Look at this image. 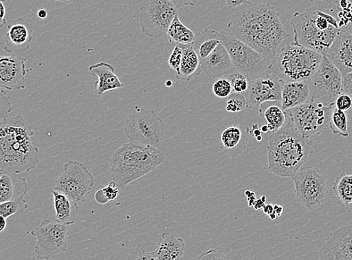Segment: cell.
I'll return each mask as SVG.
<instances>
[{
    "label": "cell",
    "mask_w": 352,
    "mask_h": 260,
    "mask_svg": "<svg viewBox=\"0 0 352 260\" xmlns=\"http://www.w3.org/2000/svg\"><path fill=\"white\" fill-rule=\"evenodd\" d=\"M6 10L3 1L0 0V28H3L6 25Z\"/></svg>",
    "instance_id": "45"
},
{
    "label": "cell",
    "mask_w": 352,
    "mask_h": 260,
    "mask_svg": "<svg viewBox=\"0 0 352 260\" xmlns=\"http://www.w3.org/2000/svg\"><path fill=\"white\" fill-rule=\"evenodd\" d=\"M333 188L343 204L348 206L352 204V174H340L335 180Z\"/></svg>",
    "instance_id": "31"
},
{
    "label": "cell",
    "mask_w": 352,
    "mask_h": 260,
    "mask_svg": "<svg viewBox=\"0 0 352 260\" xmlns=\"http://www.w3.org/2000/svg\"><path fill=\"white\" fill-rule=\"evenodd\" d=\"M221 43L220 32L206 29L196 35L194 46L200 61L210 55Z\"/></svg>",
    "instance_id": "29"
},
{
    "label": "cell",
    "mask_w": 352,
    "mask_h": 260,
    "mask_svg": "<svg viewBox=\"0 0 352 260\" xmlns=\"http://www.w3.org/2000/svg\"><path fill=\"white\" fill-rule=\"evenodd\" d=\"M89 72L92 76L98 78L95 83V89L99 98L109 91L124 87L120 78L117 76L114 67L110 63L100 62L92 65L89 67Z\"/></svg>",
    "instance_id": "24"
},
{
    "label": "cell",
    "mask_w": 352,
    "mask_h": 260,
    "mask_svg": "<svg viewBox=\"0 0 352 260\" xmlns=\"http://www.w3.org/2000/svg\"><path fill=\"white\" fill-rule=\"evenodd\" d=\"M29 206L24 198L16 199L0 204V215L6 218L14 215L23 214Z\"/></svg>",
    "instance_id": "34"
},
{
    "label": "cell",
    "mask_w": 352,
    "mask_h": 260,
    "mask_svg": "<svg viewBox=\"0 0 352 260\" xmlns=\"http://www.w3.org/2000/svg\"><path fill=\"white\" fill-rule=\"evenodd\" d=\"M183 49L182 60L176 78L190 81L192 77L199 76L202 73L200 58L192 45H181Z\"/></svg>",
    "instance_id": "28"
},
{
    "label": "cell",
    "mask_w": 352,
    "mask_h": 260,
    "mask_svg": "<svg viewBox=\"0 0 352 260\" xmlns=\"http://www.w3.org/2000/svg\"><path fill=\"white\" fill-rule=\"evenodd\" d=\"M221 43L228 50L236 71L250 81L261 77L268 70L267 61L253 47L233 36L230 32H220Z\"/></svg>",
    "instance_id": "8"
},
{
    "label": "cell",
    "mask_w": 352,
    "mask_h": 260,
    "mask_svg": "<svg viewBox=\"0 0 352 260\" xmlns=\"http://www.w3.org/2000/svg\"><path fill=\"white\" fill-rule=\"evenodd\" d=\"M228 80L231 83L234 92L245 94L247 91L249 87V80L244 74L234 72L230 75Z\"/></svg>",
    "instance_id": "37"
},
{
    "label": "cell",
    "mask_w": 352,
    "mask_h": 260,
    "mask_svg": "<svg viewBox=\"0 0 352 260\" xmlns=\"http://www.w3.org/2000/svg\"><path fill=\"white\" fill-rule=\"evenodd\" d=\"M251 129L245 122L230 125L221 133V149L232 158H236L248 148Z\"/></svg>",
    "instance_id": "20"
},
{
    "label": "cell",
    "mask_w": 352,
    "mask_h": 260,
    "mask_svg": "<svg viewBox=\"0 0 352 260\" xmlns=\"http://www.w3.org/2000/svg\"><path fill=\"white\" fill-rule=\"evenodd\" d=\"M176 8H180L184 6H195L199 0H171Z\"/></svg>",
    "instance_id": "44"
},
{
    "label": "cell",
    "mask_w": 352,
    "mask_h": 260,
    "mask_svg": "<svg viewBox=\"0 0 352 260\" xmlns=\"http://www.w3.org/2000/svg\"><path fill=\"white\" fill-rule=\"evenodd\" d=\"M183 49L181 45L176 44L168 60V64L175 74L179 71L182 60Z\"/></svg>",
    "instance_id": "39"
},
{
    "label": "cell",
    "mask_w": 352,
    "mask_h": 260,
    "mask_svg": "<svg viewBox=\"0 0 352 260\" xmlns=\"http://www.w3.org/2000/svg\"><path fill=\"white\" fill-rule=\"evenodd\" d=\"M256 140H257L258 142H261V141L263 140V136H259L256 137Z\"/></svg>",
    "instance_id": "59"
},
{
    "label": "cell",
    "mask_w": 352,
    "mask_h": 260,
    "mask_svg": "<svg viewBox=\"0 0 352 260\" xmlns=\"http://www.w3.org/2000/svg\"><path fill=\"white\" fill-rule=\"evenodd\" d=\"M323 56L311 49L288 43L268 66L284 82L307 81L318 70Z\"/></svg>",
    "instance_id": "6"
},
{
    "label": "cell",
    "mask_w": 352,
    "mask_h": 260,
    "mask_svg": "<svg viewBox=\"0 0 352 260\" xmlns=\"http://www.w3.org/2000/svg\"><path fill=\"white\" fill-rule=\"evenodd\" d=\"M27 61V58L16 54L0 56V88L7 91L25 89Z\"/></svg>",
    "instance_id": "16"
},
{
    "label": "cell",
    "mask_w": 352,
    "mask_h": 260,
    "mask_svg": "<svg viewBox=\"0 0 352 260\" xmlns=\"http://www.w3.org/2000/svg\"><path fill=\"white\" fill-rule=\"evenodd\" d=\"M28 191V182L21 174L3 173L0 175V204L24 198Z\"/></svg>",
    "instance_id": "26"
},
{
    "label": "cell",
    "mask_w": 352,
    "mask_h": 260,
    "mask_svg": "<svg viewBox=\"0 0 352 260\" xmlns=\"http://www.w3.org/2000/svg\"><path fill=\"white\" fill-rule=\"evenodd\" d=\"M246 107L247 100L244 94L233 91L228 98L226 111L230 113H238L244 110Z\"/></svg>",
    "instance_id": "35"
},
{
    "label": "cell",
    "mask_w": 352,
    "mask_h": 260,
    "mask_svg": "<svg viewBox=\"0 0 352 260\" xmlns=\"http://www.w3.org/2000/svg\"><path fill=\"white\" fill-rule=\"evenodd\" d=\"M166 124L154 110L139 108L124 125L125 136L134 144L158 147L165 136Z\"/></svg>",
    "instance_id": "7"
},
{
    "label": "cell",
    "mask_w": 352,
    "mask_h": 260,
    "mask_svg": "<svg viewBox=\"0 0 352 260\" xmlns=\"http://www.w3.org/2000/svg\"><path fill=\"white\" fill-rule=\"evenodd\" d=\"M248 0H226V5H228L232 10L245 3Z\"/></svg>",
    "instance_id": "47"
},
{
    "label": "cell",
    "mask_w": 352,
    "mask_h": 260,
    "mask_svg": "<svg viewBox=\"0 0 352 260\" xmlns=\"http://www.w3.org/2000/svg\"><path fill=\"white\" fill-rule=\"evenodd\" d=\"M48 1H56L58 3H63L65 4H72L80 1V0H48Z\"/></svg>",
    "instance_id": "54"
},
{
    "label": "cell",
    "mask_w": 352,
    "mask_h": 260,
    "mask_svg": "<svg viewBox=\"0 0 352 260\" xmlns=\"http://www.w3.org/2000/svg\"><path fill=\"white\" fill-rule=\"evenodd\" d=\"M228 28L267 61L273 60L280 44L289 36L275 7L249 0L232 10Z\"/></svg>",
    "instance_id": "1"
},
{
    "label": "cell",
    "mask_w": 352,
    "mask_h": 260,
    "mask_svg": "<svg viewBox=\"0 0 352 260\" xmlns=\"http://www.w3.org/2000/svg\"><path fill=\"white\" fill-rule=\"evenodd\" d=\"M266 200L267 197L265 195L261 198L256 199L253 207L256 209V210H259V209H261L265 206L266 204Z\"/></svg>",
    "instance_id": "49"
},
{
    "label": "cell",
    "mask_w": 352,
    "mask_h": 260,
    "mask_svg": "<svg viewBox=\"0 0 352 260\" xmlns=\"http://www.w3.org/2000/svg\"><path fill=\"white\" fill-rule=\"evenodd\" d=\"M186 251V242L170 232L162 233L156 249L152 252L142 251L138 259L141 260H180Z\"/></svg>",
    "instance_id": "19"
},
{
    "label": "cell",
    "mask_w": 352,
    "mask_h": 260,
    "mask_svg": "<svg viewBox=\"0 0 352 260\" xmlns=\"http://www.w3.org/2000/svg\"><path fill=\"white\" fill-rule=\"evenodd\" d=\"M284 81L270 70L249 82L246 91L247 107L253 109L267 102H280Z\"/></svg>",
    "instance_id": "15"
},
{
    "label": "cell",
    "mask_w": 352,
    "mask_h": 260,
    "mask_svg": "<svg viewBox=\"0 0 352 260\" xmlns=\"http://www.w3.org/2000/svg\"><path fill=\"white\" fill-rule=\"evenodd\" d=\"M12 111V105L10 96H7L5 89L0 88V122Z\"/></svg>",
    "instance_id": "38"
},
{
    "label": "cell",
    "mask_w": 352,
    "mask_h": 260,
    "mask_svg": "<svg viewBox=\"0 0 352 260\" xmlns=\"http://www.w3.org/2000/svg\"><path fill=\"white\" fill-rule=\"evenodd\" d=\"M329 128L332 133L337 136L343 138H347L349 136L347 114L345 111L339 110L335 105L331 114Z\"/></svg>",
    "instance_id": "33"
},
{
    "label": "cell",
    "mask_w": 352,
    "mask_h": 260,
    "mask_svg": "<svg viewBox=\"0 0 352 260\" xmlns=\"http://www.w3.org/2000/svg\"><path fill=\"white\" fill-rule=\"evenodd\" d=\"M263 209V213L267 215H270L272 213H274V206L271 204H265Z\"/></svg>",
    "instance_id": "51"
},
{
    "label": "cell",
    "mask_w": 352,
    "mask_h": 260,
    "mask_svg": "<svg viewBox=\"0 0 352 260\" xmlns=\"http://www.w3.org/2000/svg\"><path fill=\"white\" fill-rule=\"evenodd\" d=\"M178 8L171 0H149L140 11L142 32L150 38L160 39L166 35Z\"/></svg>",
    "instance_id": "14"
},
{
    "label": "cell",
    "mask_w": 352,
    "mask_h": 260,
    "mask_svg": "<svg viewBox=\"0 0 352 260\" xmlns=\"http://www.w3.org/2000/svg\"><path fill=\"white\" fill-rule=\"evenodd\" d=\"M7 218L0 215V232L4 231L7 226Z\"/></svg>",
    "instance_id": "52"
},
{
    "label": "cell",
    "mask_w": 352,
    "mask_h": 260,
    "mask_svg": "<svg viewBox=\"0 0 352 260\" xmlns=\"http://www.w3.org/2000/svg\"><path fill=\"white\" fill-rule=\"evenodd\" d=\"M315 149L312 138H307L287 116L283 127L273 133L267 147L268 170L282 178H292Z\"/></svg>",
    "instance_id": "3"
},
{
    "label": "cell",
    "mask_w": 352,
    "mask_h": 260,
    "mask_svg": "<svg viewBox=\"0 0 352 260\" xmlns=\"http://www.w3.org/2000/svg\"><path fill=\"white\" fill-rule=\"evenodd\" d=\"M314 6L333 17L339 28L352 33V0H309Z\"/></svg>",
    "instance_id": "23"
},
{
    "label": "cell",
    "mask_w": 352,
    "mask_h": 260,
    "mask_svg": "<svg viewBox=\"0 0 352 260\" xmlns=\"http://www.w3.org/2000/svg\"><path fill=\"white\" fill-rule=\"evenodd\" d=\"M342 94L352 98V72L342 75Z\"/></svg>",
    "instance_id": "42"
},
{
    "label": "cell",
    "mask_w": 352,
    "mask_h": 260,
    "mask_svg": "<svg viewBox=\"0 0 352 260\" xmlns=\"http://www.w3.org/2000/svg\"><path fill=\"white\" fill-rule=\"evenodd\" d=\"M37 14H38V17L39 19H45L47 18V12L45 10H40L38 12Z\"/></svg>",
    "instance_id": "55"
},
{
    "label": "cell",
    "mask_w": 352,
    "mask_h": 260,
    "mask_svg": "<svg viewBox=\"0 0 352 260\" xmlns=\"http://www.w3.org/2000/svg\"><path fill=\"white\" fill-rule=\"evenodd\" d=\"M34 131L21 114L0 122V173H24L40 163L39 150L32 144Z\"/></svg>",
    "instance_id": "2"
},
{
    "label": "cell",
    "mask_w": 352,
    "mask_h": 260,
    "mask_svg": "<svg viewBox=\"0 0 352 260\" xmlns=\"http://www.w3.org/2000/svg\"><path fill=\"white\" fill-rule=\"evenodd\" d=\"M322 260H352V225L344 226L333 234L320 251Z\"/></svg>",
    "instance_id": "17"
},
{
    "label": "cell",
    "mask_w": 352,
    "mask_h": 260,
    "mask_svg": "<svg viewBox=\"0 0 352 260\" xmlns=\"http://www.w3.org/2000/svg\"><path fill=\"white\" fill-rule=\"evenodd\" d=\"M33 30L23 19L19 18L8 25L4 37V50L8 54L26 52L32 41Z\"/></svg>",
    "instance_id": "18"
},
{
    "label": "cell",
    "mask_w": 352,
    "mask_h": 260,
    "mask_svg": "<svg viewBox=\"0 0 352 260\" xmlns=\"http://www.w3.org/2000/svg\"><path fill=\"white\" fill-rule=\"evenodd\" d=\"M95 199L96 202L99 204L104 205L109 202L108 199L104 195L103 189H100L96 193Z\"/></svg>",
    "instance_id": "46"
},
{
    "label": "cell",
    "mask_w": 352,
    "mask_h": 260,
    "mask_svg": "<svg viewBox=\"0 0 352 260\" xmlns=\"http://www.w3.org/2000/svg\"><path fill=\"white\" fill-rule=\"evenodd\" d=\"M166 85L167 87H171L173 86V82L170 80L167 81Z\"/></svg>",
    "instance_id": "58"
},
{
    "label": "cell",
    "mask_w": 352,
    "mask_h": 260,
    "mask_svg": "<svg viewBox=\"0 0 352 260\" xmlns=\"http://www.w3.org/2000/svg\"><path fill=\"white\" fill-rule=\"evenodd\" d=\"M245 194L248 198V206L250 207H253L255 201L257 199L256 193L251 191H246Z\"/></svg>",
    "instance_id": "48"
},
{
    "label": "cell",
    "mask_w": 352,
    "mask_h": 260,
    "mask_svg": "<svg viewBox=\"0 0 352 260\" xmlns=\"http://www.w3.org/2000/svg\"><path fill=\"white\" fill-rule=\"evenodd\" d=\"M95 186V176L80 162L70 161L56 181L54 190L68 195L79 204L85 203Z\"/></svg>",
    "instance_id": "12"
},
{
    "label": "cell",
    "mask_w": 352,
    "mask_h": 260,
    "mask_svg": "<svg viewBox=\"0 0 352 260\" xmlns=\"http://www.w3.org/2000/svg\"><path fill=\"white\" fill-rule=\"evenodd\" d=\"M281 108L284 111L312 102L307 81L284 82L281 91Z\"/></svg>",
    "instance_id": "25"
},
{
    "label": "cell",
    "mask_w": 352,
    "mask_h": 260,
    "mask_svg": "<svg viewBox=\"0 0 352 260\" xmlns=\"http://www.w3.org/2000/svg\"><path fill=\"white\" fill-rule=\"evenodd\" d=\"M198 259H228L225 254L216 249H211L201 254Z\"/></svg>",
    "instance_id": "43"
},
{
    "label": "cell",
    "mask_w": 352,
    "mask_h": 260,
    "mask_svg": "<svg viewBox=\"0 0 352 260\" xmlns=\"http://www.w3.org/2000/svg\"><path fill=\"white\" fill-rule=\"evenodd\" d=\"M1 1H3V2H4V1H6V0H1Z\"/></svg>",
    "instance_id": "60"
},
{
    "label": "cell",
    "mask_w": 352,
    "mask_h": 260,
    "mask_svg": "<svg viewBox=\"0 0 352 260\" xmlns=\"http://www.w3.org/2000/svg\"><path fill=\"white\" fill-rule=\"evenodd\" d=\"M102 189L104 193V195L108 199L109 202H110V201L116 199L120 195V190L116 187L113 181L109 183L107 186Z\"/></svg>",
    "instance_id": "41"
},
{
    "label": "cell",
    "mask_w": 352,
    "mask_h": 260,
    "mask_svg": "<svg viewBox=\"0 0 352 260\" xmlns=\"http://www.w3.org/2000/svg\"><path fill=\"white\" fill-rule=\"evenodd\" d=\"M251 136L255 138L259 136H262V131L258 128L257 124H254L252 128H251Z\"/></svg>",
    "instance_id": "50"
},
{
    "label": "cell",
    "mask_w": 352,
    "mask_h": 260,
    "mask_svg": "<svg viewBox=\"0 0 352 260\" xmlns=\"http://www.w3.org/2000/svg\"><path fill=\"white\" fill-rule=\"evenodd\" d=\"M31 235L36 239L35 252L38 259L47 260L68 250V226L56 221L44 220Z\"/></svg>",
    "instance_id": "13"
},
{
    "label": "cell",
    "mask_w": 352,
    "mask_h": 260,
    "mask_svg": "<svg viewBox=\"0 0 352 260\" xmlns=\"http://www.w3.org/2000/svg\"><path fill=\"white\" fill-rule=\"evenodd\" d=\"M294 43L326 56L341 30L336 19L315 6L296 12L290 21Z\"/></svg>",
    "instance_id": "5"
},
{
    "label": "cell",
    "mask_w": 352,
    "mask_h": 260,
    "mask_svg": "<svg viewBox=\"0 0 352 260\" xmlns=\"http://www.w3.org/2000/svg\"><path fill=\"white\" fill-rule=\"evenodd\" d=\"M326 56L342 74L352 72V33L340 30Z\"/></svg>",
    "instance_id": "21"
},
{
    "label": "cell",
    "mask_w": 352,
    "mask_h": 260,
    "mask_svg": "<svg viewBox=\"0 0 352 260\" xmlns=\"http://www.w3.org/2000/svg\"><path fill=\"white\" fill-rule=\"evenodd\" d=\"M52 192L56 213V221L66 226L76 223L79 213V204L60 191L53 190Z\"/></svg>",
    "instance_id": "27"
},
{
    "label": "cell",
    "mask_w": 352,
    "mask_h": 260,
    "mask_svg": "<svg viewBox=\"0 0 352 260\" xmlns=\"http://www.w3.org/2000/svg\"><path fill=\"white\" fill-rule=\"evenodd\" d=\"M334 105L339 110L347 112L352 107V98L347 94H342Z\"/></svg>",
    "instance_id": "40"
},
{
    "label": "cell",
    "mask_w": 352,
    "mask_h": 260,
    "mask_svg": "<svg viewBox=\"0 0 352 260\" xmlns=\"http://www.w3.org/2000/svg\"><path fill=\"white\" fill-rule=\"evenodd\" d=\"M212 91L219 98H228L233 92L230 81L224 78H220L214 83Z\"/></svg>",
    "instance_id": "36"
},
{
    "label": "cell",
    "mask_w": 352,
    "mask_h": 260,
    "mask_svg": "<svg viewBox=\"0 0 352 260\" xmlns=\"http://www.w3.org/2000/svg\"><path fill=\"white\" fill-rule=\"evenodd\" d=\"M272 220H275L276 217H278V215H276V213L274 212L270 215Z\"/></svg>",
    "instance_id": "57"
},
{
    "label": "cell",
    "mask_w": 352,
    "mask_h": 260,
    "mask_svg": "<svg viewBox=\"0 0 352 260\" xmlns=\"http://www.w3.org/2000/svg\"><path fill=\"white\" fill-rule=\"evenodd\" d=\"M295 182L298 203L308 211L322 206L329 194L328 180L313 166L301 167L292 177Z\"/></svg>",
    "instance_id": "9"
},
{
    "label": "cell",
    "mask_w": 352,
    "mask_h": 260,
    "mask_svg": "<svg viewBox=\"0 0 352 260\" xmlns=\"http://www.w3.org/2000/svg\"><path fill=\"white\" fill-rule=\"evenodd\" d=\"M157 147L129 142L115 151L110 159L112 180L120 190L153 172L165 160Z\"/></svg>",
    "instance_id": "4"
},
{
    "label": "cell",
    "mask_w": 352,
    "mask_h": 260,
    "mask_svg": "<svg viewBox=\"0 0 352 260\" xmlns=\"http://www.w3.org/2000/svg\"><path fill=\"white\" fill-rule=\"evenodd\" d=\"M267 121L268 129L274 133L280 130L287 122V114L281 107L271 106L266 109L264 113L261 115Z\"/></svg>",
    "instance_id": "32"
},
{
    "label": "cell",
    "mask_w": 352,
    "mask_h": 260,
    "mask_svg": "<svg viewBox=\"0 0 352 260\" xmlns=\"http://www.w3.org/2000/svg\"><path fill=\"white\" fill-rule=\"evenodd\" d=\"M261 129L262 132H263V133H267V132L270 131V129H268L267 124H264L263 127H262V128Z\"/></svg>",
    "instance_id": "56"
},
{
    "label": "cell",
    "mask_w": 352,
    "mask_h": 260,
    "mask_svg": "<svg viewBox=\"0 0 352 260\" xmlns=\"http://www.w3.org/2000/svg\"><path fill=\"white\" fill-rule=\"evenodd\" d=\"M333 105L309 102L286 111L287 116L304 136H320L328 127Z\"/></svg>",
    "instance_id": "11"
},
{
    "label": "cell",
    "mask_w": 352,
    "mask_h": 260,
    "mask_svg": "<svg viewBox=\"0 0 352 260\" xmlns=\"http://www.w3.org/2000/svg\"><path fill=\"white\" fill-rule=\"evenodd\" d=\"M312 102L333 105L342 94V74L326 56L318 70L308 80Z\"/></svg>",
    "instance_id": "10"
},
{
    "label": "cell",
    "mask_w": 352,
    "mask_h": 260,
    "mask_svg": "<svg viewBox=\"0 0 352 260\" xmlns=\"http://www.w3.org/2000/svg\"><path fill=\"white\" fill-rule=\"evenodd\" d=\"M166 35L170 43L179 45H192L196 39L195 32L181 22L178 13L170 23Z\"/></svg>",
    "instance_id": "30"
},
{
    "label": "cell",
    "mask_w": 352,
    "mask_h": 260,
    "mask_svg": "<svg viewBox=\"0 0 352 260\" xmlns=\"http://www.w3.org/2000/svg\"><path fill=\"white\" fill-rule=\"evenodd\" d=\"M200 62L201 69L209 78H220L236 72L228 50L222 43Z\"/></svg>",
    "instance_id": "22"
},
{
    "label": "cell",
    "mask_w": 352,
    "mask_h": 260,
    "mask_svg": "<svg viewBox=\"0 0 352 260\" xmlns=\"http://www.w3.org/2000/svg\"><path fill=\"white\" fill-rule=\"evenodd\" d=\"M284 209L282 206L280 205H274V212L276 213L278 217H280L283 213Z\"/></svg>",
    "instance_id": "53"
}]
</instances>
